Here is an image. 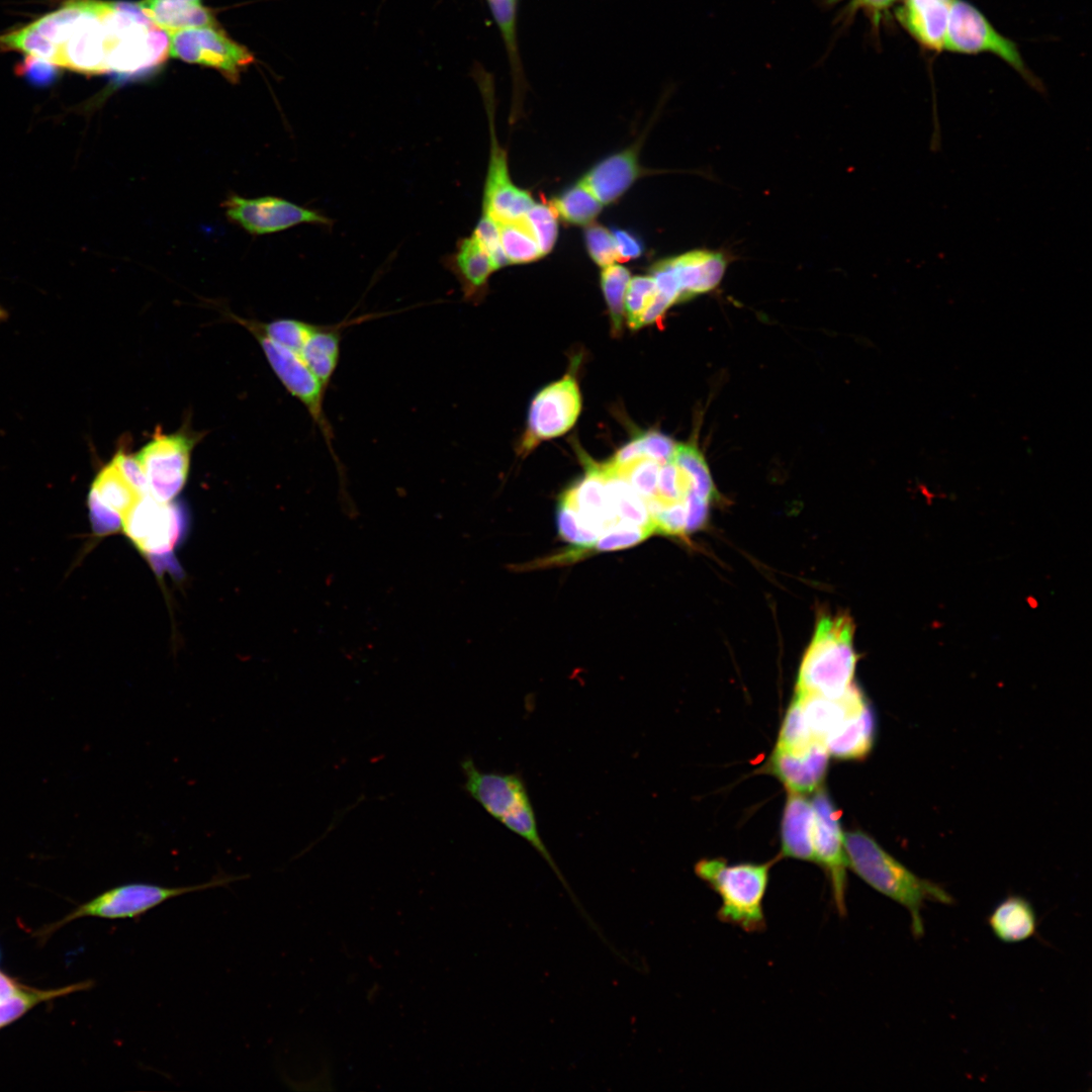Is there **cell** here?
I'll list each match as a JSON object with an SVG mask.
<instances>
[{
	"mask_svg": "<svg viewBox=\"0 0 1092 1092\" xmlns=\"http://www.w3.org/2000/svg\"><path fill=\"white\" fill-rule=\"evenodd\" d=\"M111 463L141 495L149 493L145 472L135 455L119 451Z\"/></svg>",
	"mask_w": 1092,
	"mask_h": 1092,
	"instance_id": "41",
	"label": "cell"
},
{
	"mask_svg": "<svg viewBox=\"0 0 1092 1092\" xmlns=\"http://www.w3.org/2000/svg\"><path fill=\"white\" fill-rule=\"evenodd\" d=\"M183 527L184 518L177 506L149 493L135 503L121 523L123 533L155 565H162V558H170Z\"/></svg>",
	"mask_w": 1092,
	"mask_h": 1092,
	"instance_id": "7",
	"label": "cell"
},
{
	"mask_svg": "<svg viewBox=\"0 0 1092 1092\" xmlns=\"http://www.w3.org/2000/svg\"><path fill=\"white\" fill-rule=\"evenodd\" d=\"M171 57L218 70L237 82L253 62L252 53L218 26H203L169 33Z\"/></svg>",
	"mask_w": 1092,
	"mask_h": 1092,
	"instance_id": "8",
	"label": "cell"
},
{
	"mask_svg": "<svg viewBox=\"0 0 1092 1092\" xmlns=\"http://www.w3.org/2000/svg\"><path fill=\"white\" fill-rule=\"evenodd\" d=\"M581 411V396L577 382L571 375H565L539 391L533 398L526 434L523 438V452L532 450L541 441L559 437L568 432L575 424Z\"/></svg>",
	"mask_w": 1092,
	"mask_h": 1092,
	"instance_id": "11",
	"label": "cell"
},
{
	"mask_svg": "<svg viewBox=\"0 0 1092 1092\" xmlns=\"http://www.w3.org/2000/svg\"><path fill=\"white\" fill-rule=\"evenodd\" d=\"M640 437L645 457L660 464L672 459L676 443L671 438L657 431H650Z\"/></svg>",
	"mask_w": 1092,
	"mask_h": 1092,
	"instance_id": "42",
	"label": "cell"
},
{
	"mask_svg": "<svg viewBox=\"0 0 1092 1092\" xmlns=\"http://www.w3.org/2000/svg\"><path fill=\"white\" fill-rule=\"evenodd\" d=\"M472 235L488 254L496 270L509 265L500 245L498 223L493 218L482 212Z\"/></svg>",
	"mask_w": 1092,
	"mask_h": 1092,
	"instance_id": "40",
	"label": "cell"
},
{
	"mask_svg": "<svg viewBox=\"0 0 1092 1092\" xmlns=\"http://www.w3.org/2000/svg\"><path fill=\"white\" fill-rule=\"evenodd\" d=\"M248 876L221 875L202 884L179 887H166L157 884L133 882L113 887L90 901L78 906L62 920L49 926L44 933H50L61 926L83 917L105 919L138 918L151 909L175 897L200 892L241 881Z\"/></svg>",
	"mask_w": 1092,
	"mask_h": 1092,
	"instance_id": "5",
	"label": "cell"
},
{
	"mask_svg": "<svg viewBox=\"0 0 1092 1092\" xmlns=\"http://www.w3.org/2000/svg\"><path fill=\"white\" fill-rule=\"evenodd\" d=\"M680 292V302L714 289L726 270L724 256L711 250H693L669 258Z\"/></svg>",
	"mask_w": 1092,
	"mask_h": 1092,
	"instance_id": "21",
	"label": "cell"
},
{
	"mask_svg": "<svg viewBox=\"0 0 1092 1092\" xmlns=\"http://www.w3.org/2000/svg\"><path fill=\"white\" fill-rule=\"evenodd\" d=\"M829 756L820 740L797 750L775 747L765 769L777 777L788 792L808 794L817 791L823 783Z\"/></svg>",
	"mask_w": 1092,
	"mask_h": 1092,
	"instance_id": "16",
	"label": "cell"
},
{
	"mask_svg": "<svg viewBox=\"0 0 1092 1092\" xmlns=\"http://www.w3.org/2000/svg\"><path fill=\"white\" fill-rule=\"evenodd\" d=\"M630 278L629 270L615 263L604 267L601 273V287L609 308L615 335L620 334L622 331L625 294Z\"/></svg>",
	"mask_w": 1092,
	"mask_h": 1092,
	"instance_id": "32",
	"label": "cell"
},
{
	"mask_svg": "<svg viewBox=\"0 0 1092 1092\" xmlns=\"http://www.w3.org/2000/svg\"><path fill=\"white\" fill-rule=\"evenodd\" d=\"M584 241L593 261L600 267H607L618 261L616 245L612 232L598 223L587 224Z\"/></svg>",
	"mask_w": 1092,
	"mask_h": 1092,
	"instance_id": "39",
	"label": "cell"
},
{
	"mask_svg": "<svg viewBox=\"0 0 1092 1092\" xmlns=\"http://www.w3.org/2000/svg\"><path fill=\"white\" fill-rule=\"evenodd\" d=\"M6 315L7 314L5 310L0 307V322L4 321L6 318Z\"/></svg>",
	"mask_w": 1092,
	"mask_h": 1092,
	"instance_id": "48",
	"label": "cell"
},
{
	"mask_svg": "<svg viewBox=\"0 0 1092 1092\" xmlns=\"http://www.w3.org/2000/svg\"><path fill=\"white\" fill-rule=\"evenodd\" d=\"M311 323L294 318H280L257 329L270 340L298 352L305 342L311 328Z\"/></svg>",
	"mask_w": 1092,
	"mask_h": 1092,
	"instance_id": "36",
	"label": "cell"
},
{
	"mask_svg": "<svg viewBox=\"0 0 1092 1092\" xmlns=\"http://www.w3.org/2000/svg\"><path fill=\"white\" fill-rule=\"evenodd\" d=\"M23 986L0 971V1001L12 996Z\"/></svg>",
	"mask_w": 1092,
	"mask_h": 1092,
	"instance_id": "47",
	"label": "cell"
},
{
	"mask_svg": "<svg viewBox=\"0 0 1092 1092\" xmlns=\"http://www.w3.org/2000/svg\"><path fill=\"white\" fill-rule=\"evenodd\" d=\"M183 1H190V2H201V0H183Z\"/></svg>",
	"mask_w": 1092,
	"mask_h": 1092,
	"instance_id": "49",
	"label": "cell"
},
{
	"mask_svg": "<svg viewBox=\"0 0 1092 1092\" xmlns=\"http://www.w3.org/2000/svg\"><path fill=\"white\" fill-rule=\"evenodd\" d=\"M656 294V284L651 275L631 277L625 294L624 307L628 325L636 330L638 320Z\"/></svg>",
	"mask_w": 1092,
	"mask_h": 1092,
	"instance_id": "37",
	"label": "cell"
},
{
	"mask_svg": "<svg viewBox=\"0 0 1092 1092\" xmlns=\"http://www.w3.org/2000/svg\"><path fill=\"white\" fill-rule=\"evenodd\" d=\"M943 48L959 53L996 54L1035 89L1041 90L1039 82L1026 70L1014 42L999 34L980 11L965 1H952Z\"/></svg>",
	"mask_w": 1092,
	"mask_h": 1092,
	"instance_id": "9",
	"label": "cell"
},
{
	"mask_svg": "<svg viewBox=\"0 0 1092 1092\" xmlns=\"http://www.w3.org/2000/svg\"><path fill=\"white\" fill-rule=\"evenodd\" d=\"M249 329L259 340L271 368L283 386L306 408L341 473V462L334 448V430L325 412V398L329 387L314 375L297 352L270 340L254 325L249 324Z\"/></svg>",
	"mask_w": 1092,
	"mask_h": 1092,
	"instance_id": "6",
	"label": "cell"
},
{
	"mask_svg": "<svg viewBox=\"0 0 1092 1092\" xmlns=\"http://www.w3.org/2000/svg\"><path fill=\"white\" fill-rule=\"evenodd\" d=\"M843 844L847 867L874 890L908 911L916 938L924 932L921 911L927 902L953 903L943 888L913 874L867 833L846 832Z\"/></svg>",
	"mask_w": 1092,
	"mask_h": 1092,
	"instance_id": "2",
	"label": "cell"
},
{
	"mask_svg": "<svg viewBox=\"0 0 1092 1092\" xmlns=\"http://www.w3.org/2000/svg\"><path fill=\"white\" fill-rule=\"evenodd\" d=\"M462 769L467 792L497 820L530 801L526 785L517 774L483 772L471 759L462 762Z\"/></svg>",
	"mask_w": 1092,
	"mask_h": 1092,
	"instance_id": "17",
	"label": "cell"
},
{
	"mask_svg": "<svg viewBox=\"0 0 1092 1092\" xmlns=\"http://www.w3.org/2000/svg\"><path fill=\"white\" fill-rule=\"evenodd\" d=\"M91 985L90 981H85L51 990H39L23 986L12 996L0 1001V1029L20 1018L41 1002L87 990Z\"/></svg>",
	"mask_w": 1092,
	"mask_h": 1092,
	"instance_id": "30",
	"label": "cell"
},
{
	"mask_svg": "<svg viewBox=\"0 0 1092 1092\" xmlns=\"http://www.w3.org/2000/svg\"><path fill=\"white\" fill-rule=\"evenodd\" d=\"M549 204L558 217L576 225L592 223L603 208V204L581 180L566 188Z\"/></svg>",
	"mask_w": 1092,
	"mask_h": 1092,
	"instance_id": "29",
	"label": "cell"
},
{
	"mask_svg": "<svg viewBox=\"0 0 1092 1092\" xmlns=\"http://www.w3.org/2000/svg\"><path fill=\"white\" fill-rule=\"evenodd\" d=\"M223 207L231 220L252 235L277 233L301 223L332 224L322 212L276 196L231 195Z\"/></svg>",
	"mask_w": 1092,
	"mask_h": 1092,
	"instance_id": "12",
	"label": "cell"
},
{
	"mask_svg": "<svg viewBox=\"0 0 1092 1092\" xmlns=\"http://www.w3.org/2000/svg\"><path fill=\"white\" fill-rule=\"evenodd\" d=\"M499 821L507 828H509L510 830H512L516 834L520 835L526 841H528L537 850V852H539V854L547 861V863L553 870L554 874L560 880L561 884L567 890L568 894L570 895V897L572 898V900L576 904V907L579 909L580 912H582V915L590 923V926L594 929H596L597 927H596L595 923L592 921L590 917L586 914L583 907L579 904L578 900L575 898V896L572 893L570 887L568 886L567 882L565 881L562 873L560 872L558 866L554 861V859H553L552 855L550 854L548 848L546 847V845L544 844L542 838L540 837V833H539L538 826H537V820H536V817H535V812H534V809L532 807L531 801H529V802L519 806L515 810L511 811L510 813L505 815Z\"/></svg>",
	"mask_w": 1092,
	"mask_h": 1092,
	"instance_id": "28",
	"label": "cell"
},
{
	"mask_svg": "<svg viewBox=\"0 0 1092 1092\" xmlns=\"http://www.w3.org/2000/svg\"><path fill=\"white\" fill-rule=\"evenodd\" d=\"M611 465V464H610ZM660 463L642 457L630 465L616 469L631 485V487L646 502L657 494V480Z\"/></svg>",
	"mask_w": 1092,
	"mask_h": 1092,
	"instance_id": "35",
	"label": "cell"
},
{
	"mask_svg": "<svg viewBox=\"0 0 1092 1092\" xmlns=\"http://www.w3.org/2000/svg\"><path fill=\"white\" fill-rule=\"evenodd\" d=\"M640 173L637 149L630 147L597 163L580 180L606 205L617 201Z\"/></svg>",
	"mask_w": 1092,
	"mask_h": 1092,
	"instance_id": "20",
	"label": "cell"
},
{
	"mask_svg": "<svg viewBox=\"0 0 1092 1092\" xmlns=\"http://www.w3.org/2000/svg\"><path fill=\"white\" fill-rule=\"evenodd\" d=\"M988 925L997 939L1017 943L1036 932V914L1028 900L1011 895L997 904L988 916Z\"/></svg>",
	"mask_w": 1092,
	"mask_h": 1092,
	"instance_id": "27",
	"label": "cell"
},
{
	"mask_svg": "<svg viewBox=\"0 0 1092 1092\" xmlns=\"http://www.w3.org/2000/svg\"><path fill=\"white\" fill-rule=\"evenodd\" d=\"M953 0H905L897 17L922 46L943 49L950 7Z\"/></svg>",
	"mask_w": 1092,
	"mask_h": 1092,
	"instance_id": "23",
	"label": "cell"
},
{
	"mask_svg": "<svg viewBox=\"0 0 1092 1092\" xmlns=\"http://www.w3.org/2000/svg\"><path fill=\"white\" fill-rule=\"evenodd\" d=\"M0 49L56 69L119 78L144 75L169 55V35L136 3L67 0L25 26L0 35Z\"/></svg>",
	"mask_w": 1092,
	"mask_h": 1092,
	"instance_id": "1",
	"label": "cell"
},
{
	"mask_svg": "<svg viewBox=\"0 0 1092 1092\" xmlns=\"http://www.w3.org/2000/svg\"><path fill=\"white\" fill-rule=\"evenodd\" d=\"M583 461L586 466L585 475L563 492L559 499L575 512L584 528L600 537L620 522L610 507L600 465L589 460Z\"/></svg>",
	"mask_w": 1092,
	"mask_h": 1092,
	"instance_id": "18",
	"label": "cell"
},
{
	"mask_svg": "<svg viewBox=\"0 0 1092 1092\" xmlns=\"http://www.w3.org/2000/svg\"><path fill=\"white\" fill-rule=\"evenodd\" d=\"M612 235L616 245L618 261L626 262L637 259L643 254V243L632 233L625 230L614 229Z\"/></svg>",
	"mask_w": 1092,
	"mask_h": 1092,
	"instance_id": "43",
	"label": "cell"
},
{
	"mask_svg": "<svg viewBox=\"0 0 1092 1092\" xmlns=\"http://www.w3.org/2000/svg\"><path fill=\"white\" fill-rule=\"evenodd\" d=\"M651 529L619 523L600 535L592 552L615 551L632 547L650 535Z\"/></svg>",
	"mask_w": 1092,
	"mask_h": 1092,
	"instance_id": "38",
	"label": "cell"
},
{
	"mask_svg": "<svg viewBox=\"0 0 1092 1092\" xmlns=\"http://www.w3.org/2000/svg\"><path fill=\"white\" fill-rule=\"evenodd\" d=\"M442 263L457 279L466 301L478 303L483 299L487 292L488 279L496 269L472 234L460 238L454 251L447 254Z\"/></svg>",
	"mask_w": 1092,
	"mask_h": 1092,
	"instance_id": "19",
	"label": "cell"
},
{
	"mask_svg": "<svg viewBox=\"0 0 1092 1092\" xmlns=\"http://www.w3.org/2000/svg\"><path fill=\"white\" fill-rule=\"evenodd\" d=\"M772 862L730 864L723 858H702L695 874L720 897L717 917L746 932L765 928L763 900Z\"/></svg>",
	"mask_w": 1092,
	"mask_h": 1092,
	"instance_id": "4",
	"label": "cell"
},
{
	"mask_svg": "<svg viewBox=\"0 0 1092 1092\" xmlns=\"http://www.w3.org/2000/svg\"><path fill=\"white\" fill-rule=\"evenodd\" d=\"M642 457H644V454L642 451L641 437L638 436L623 446L609 463L614 468L621 469Z\"/></svg>",
	"mask_w": 1092,
	"mask_h": 1092,
	"instance_id": "46",
	"label": "cell"
},
{
	"mask_svg": "<svg viewBox=\"0 0 1092 1092\" xmlns=\"http://www.w3.org/2000/svg\"><path fill=\"white\" fill-rule=\"evenodd\" d=\"M502 31L507 40L512 41L514 35V19L516 0H488Z\"/></svg>",
	"mask_w": 1092,
	"mask_h": 1092,
	"instance_id": "44",
	"label": "cell"
},
{
	"mask_svg": "<svg viewBox=\"0 0 1092 1092\" xmlns=\"http://www.w3.org/2000/svg\"><path fill=\"white\" fill-rule=\"evenodd\" d=\"M813 850L815 862L827 873L832 889L834 906L839 915L846 914V856L840 813L824 789H818L813 798Z\"/></svg>",
	"mask_w": 1092,
	"mask_h": 1092,
	"instance_id": "13",
	"label": "cell"
},
{
	"mask_svg": "<svg viewBox=\"0 0 1092 1092\" xmlns=\"http://www.w3.org/2000/svg\"><path fill=\"white\" fill-rule=\"evenodd\" d=\"M815 739L803 716L800 702L795 697L785 715L776 747L797 750L809 746Z\"/></svg>",
	"mask_w": 1092,
	"mask_h": 1092,
	"instance_id": "34",
	"label": "cell"
},
{
	"mask_svg": "<svg viewBox=\"0 0 1092 1092\" xmlns=\"http://www.w3.org/2000/svg\"><path fill=\"white\" fill-rule=\"evenodd\" d=\"M490 153L485 176L482 212L496 222L521 219L535 203L530 192L515 185L506 151L498 145L490 119Z\"/></svg>",
	"mask_w": 1092,
	"mask_h": 1092,
	"instance_id": "14",
	"label": "cell"
},
{
	"mask_svg": "<svg viewBox=\"0 0 1092 1092\" xmlns=\"http://www.w3.org/2000/svg\"><path fill=\"white\" fill-rule=\"evenodd\" d=\"M854 625L842 613L819 614L814 635L799 668L796 694L837 699L853 684L857 654L853 647Z\"/></svg>",
	"mask_w": 1092,
	"mask_h": 1092,
	"instance_id": "3",
	"label": "cell"
},
{
	"mask_svg": "<svg viewBox=\"0 0 1092 1092\" xmlns=\"http://www.w3.org/2000/svg\"><path fill=\"white\" fill-rule=\"evenodd\" d=\"M804 719L812 736L824 743V739L853 711L867 703L856 685L837 699L814 694H796Z\"/></svg>",
	"mask_w": 1092,
	"mask_h": 1092,
	"instance_id": "22",
	"label": "cell"
},
{
	"mask_svg": "<svg viewBox=\"0 0 1092 1092\" xmlns=\"http://www.w3.org/2000/svg\"><path fill=\"white\" fill-rule=\"evenodd\" d=\"M875 717L866 703L850 713L825 739L829 755L842 760L862 759L875 739Z\"/></svg>",
	"mask_w": 1092,
	"mask_h": 1092,
	"instance_id": "25",
	"label": "cell"
},
{
	"mask_svg": "<svg viewBox=\"0 0 1092 1092\" xmlns=\"http://www.w3.org/2000/svg\"><path fill=\"white\" fill-rule=\"evenodd\" d=\"M140 9L168 34L194 27L218 26L212 11L201 2L142 0Z\"/></svg>",
	"mask_w": 1092,
	"mask_h": 1092,
	"instance_id": "26",
	"label": "cell"
},
{
	"mask_svg": "<svg viewBox=\"0 0 1092 1092\" xmlns=\"http://www.w3.org/2000/svg\"><path fill=\"white\" fill-rule=\"evenodd\" d=\"M500 245L509 264H523L542 257L539 247L523 217L497 222Z\"/></svg>",
	"mask_w": 1092,
	"mask_h": 1092,
	"instance_id": "31",
	"label": "cell"
},
{
	"mask_svg": "<svg viewBox=\"0 0 1092 1092\" xmlns=\"http://www.w3.org/2000/svg\"><path fill=\"white\" fill-rule=\"evenodd\" d=\"M814 811L803 794L789 792L781 824L782 854L815 861L813 850Z\"/></svg>",
	"mask_w": 1092,
	"mask_h": 1092,
	"instance_id": "24",
	"label": "cell"
},
{
	"mask_svg": "<svg viewBox=\"0 0 1092 1092\" xmlns=\"http://www.w3.org/2000/svg\"><path fill=\"white\" fill-rule=\"evenodd\" d=\"M141 495L110 462L96 475L89 494L88 510L96 536H106L121 528L122 519Z\"/></svg>",
	"mask_w": 1092,
	"mask_h": 1092,
	"instance_id": "15",
	"label": "cell"
},
{
	"mask_svg": "<svg viewBox=\"0 0 1092 1092\" xmlns=\"http://www.w3.org/2000/svg\"><path fill=\"white\" fill-rule=\"evenodd\" d=\"M193 444V439L184 433L159 434L135 454L154 498L169 503L182 490Z\"/></svg>",
	"mask_w": 1092,
	"mask_h": 1092,
	"instance_id": "10",
	"label": "cell"
},
{
	"mask_svg": "<svg viewBox=\"0 0 1092 1092\" xmlns=\"http://www.w3.org/2000/svg\"><path fill=\"white\" fill-rule=\"evenodd\" d=\"M557 214L553 207L548 204L535 202L523 216L524 221L533 235L542 257L549 254L557 240L558 223Z\"/></svg>",
	"mask_w": 1092,
	"mask_h": 1092,
	"instance_id": "33",
	"label": "cell"
},
{
	"mask_svg": "<svg viewBox=\"0 0 1092 1092\" xmlns=\"http://www.w3.org/2000/svg\"><path fill=\"white\" fill-rule=\"evenodd\" d=\"M23 76L36 85H48L56 78L57 69L49 65L42 64L30 58H26L21 72Z\"/></svg>",
	"mask_w": 1092,
	"mask_h": 1092,
	"instance_id": "45",
	"label": "cell"
}]
</instances>
